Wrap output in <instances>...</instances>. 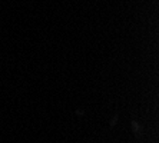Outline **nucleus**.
Instances as JSON below:
<instances>
[]
</instances>
